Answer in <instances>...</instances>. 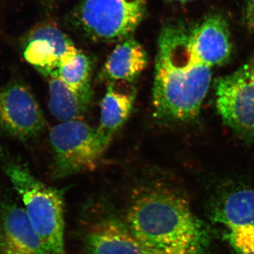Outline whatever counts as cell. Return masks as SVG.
<instances>
[{"label":"cell","mask_w":254,"mask_h":254,"mask_svg":"<svg viewBox=\"0 0 254 254\" xmlns=\"http://www.w3.org/2000/svg\"><path fill=\"white\" fill-rule=\"evenodd\" d=\"M0 254H51L19 205L0 206Z\"/></svg>","instance_id":"cell-10"},{"label":"cell","mask_w":254,"mask_h":254,"mask_svg":"<svg viewBox=\"0 0 254 254\" xmlns=\"http://www.w3.org/2000/svg\"><path fill=\"white\" fill-rule=\"evenodd\" d=\"M85 243L91 254H148L125 222L115 218L92 225Z\"/></svg>","instance_id":"cell-12"},{"label":"cell","mask_w":254,"mask_h":254,"mask_svg":"<svg viewBox=\"0 0 254 254\" xmlns=\"http://www.w3.org/2000/svg\"><path fill=\"white\" fill-rule=\"evenodd\" d=\"M0 126L23 141L38 136L44 129L43 112L26 85L14 82L0 88Z\"/></svg>","instance_id":"cell-8"},{"label":"cell","mask_w":254,"mask_h":254,"mask_svg":"<svg viewBox=\"0 0 254 254\" xmlns=\"http://www.w3.org/2000/svg\"><path fill=\"white\" fill-rule=\"evenodd\" d=\"M91 72L92 62L89 57L78 51L58 68L56 74L73 89L84 91L91 89Z\"/></svg>","instance_id":"cell-16"},{"label":"cell","mask_w":254,"mask_h":254,"mask_svg":"<svg viewBox=\"0 0 254 254\" xmlns=\"http://www.w3.org/2000/svg\"><path fill=\"white\" fill-rule=\"evenodd\" d=\"M217 110L227 126L243 136H254V56L215 84Z\"/></svg>","instance_id":"cell-7"},{"label":"cell","mask_w":254,"mask_h":254,"mask_svg":"<svg viewBox=\"0 0 254 254\" xmlns=\"http://www.w3.org/2000/svg\"><path fill=\"white\" fill-rule=\"evenodd\" d=\"M125 223L148 254H212L208 227L185 194L164 182L133 192Z\"/></svg>","instance_id":"cell-1"},{"label":"cell","mask_w":254,"mask_h":254,"mask_svg":"<svg viewBox=\"0 0 254 254\" xmlns=\"http://www.w3.org/2000/svg\"><path fill=\"white\" fill-rule=\"evenodd\" d=\"M148 0H82L80 27L91 38L116 41L129 38L144 17Z\"/></svg>","instance_id":"cell-5"},{"label":"cell","mask_w":254,"mask_h":254,"mask_svg":"<svg viewBox=\"0 0 254 254\" xmlns=\"http://www.w3.org/2000/svg\"><path fill=\"white\" fill-rule=\"evenodd\" d=\"M188 47L193 59L209 67L226 63L232 52L226 21L220 16L207 18L189 35Z\"/></svg>","instance_id":"cell-11"},{"label":"cell","mask_w":254,"mask_h":254,"mask_svg":"<svg viewBox=\"0 0 254 254\" xmlns=\"http://www.w3.org/2000/svg\"><path fill=\"white\" fill-rule=\"evenodd\" d=\"M212 221L236 254H254V187L241 185L215 198Z\"/></svg>","instance_id":"cell-6"},{"label":"cell","mask_w":254,"mask_h":254,"mask_svg":"<svg viewBox=\"0 0 254 254\" xmlns=\"http://www.w3.org/2000/svg\"><path fill=\"white\" fill-rule=\"evenodd\" d=\"M173 1H178V2H187V1H193V0H171Z\"/></svg>","instance_id":"cell-18"},{"label":"cell","mask_w":254,"mask_h":254,"mask_svg":"<svg viewBox=\"0 0 254 254\" xmlns=\"http://www.w3.org/2000/svg\"><path fill=\"white\" fill-rule=\"evenodd\" d=\"M49 138L54 155L55 178L95 170L110 144L97 128L81 120L55 126Z\"/></svg>","instance_id":"cell-4"},{"label":"cell","mask_w":254,"mask_h":254,"mask_svg":"<svg viewBox=\"0 0 254 254\" xmlns=\"http://www.w3.org/2000/svg\"><path fill=\"white\" fill-rule=\"evenodd\" d=\"M19 195L30 223L51 254H64V220L63 192L38 180L27 165L8 160L3 165Z\"/></svg>","instance_id":"cell-3"},{"label":"cell","mask_w":254,"mask_h":254,"mask_svg":"<svg viewBox=\"0 0 254 254\" xmlns=\"http://www.w3.org/2000/svg\"><path fill=\"white\" fill-rule=\"evenodd\" d=\"M148 63L144 48L129 37L113 50L105 62L102 76L109 82L131 83L139 77Z\"/></svg>","instance_id":"cell-13"},{"label":"cell","mask_w":254,"mask_h":254,"mask_svg":"<svg viewBox=\"0 0 254 254\" xmlns=\"http://www.w3.org/2000/svg\"><path fill=\"white\" fill-rule=\"evenodd\" d=\"M78 51L61 30L53 25L45 24L31 32L23 55L28 63L48 78Z\"/></svg>","instance_id":"cell-9"},{"label":"cell","mask_w":254,"mask_h":254,"mask_svg":"<svg viewBox=\"0 0 254 254\" xmlns=\"http://www.w3.org/2000/svg\"><path fill=\"white\" fill-rule=\"evenodd\" d=\"M49 83L50 113L61 123L81 120L91 103L92 89L78 91L66 85L55 73L47 78Z\"/></svg>","instance_id":"cell-15"},{"label":"cell","mask_w":254,"mask_h":254,"mask_svg":"<svg viewBox=\"0 0 254 254\" xmlns=\"http://www.w3.org/2000/svg\"><path fill=\"white\" fill-rule=\"evenodd\" d=\"M247 20L249 26L254 29V0H249L247 10Z\"/></svg>","instance_id":"cell-17"},{"label":"cell","mask_w":254,"mask_h":254,"mask_svg":"<svg viewBox=\"0 0 254 254\" xmlns=\"http://www.w3.org/2000/svg\"><path fill=\"white\" fill-rule=\"evenodd\" d=\"M180 28L162 30L155 62L153 105L157 118L187 123L198 117L211 82V68L195 61Z\"/></svg>","instance_id":"cell-2"},{"label":"cell","mask_w":254,"mask_h":254,"mask_svg":"<svg viewBox=\"0 0 254 254\" xmlns=\"http://www.w3.org/2000/svg\"><path fill=\"white\" fill-rule=\"evenodd\" d=\"M135 99L134 88L123 90L119 88V82H109L100 104V124L97 127L108 143L129 118Z\"/></svg>","instance_id":"cell-14"}]
</instances>
